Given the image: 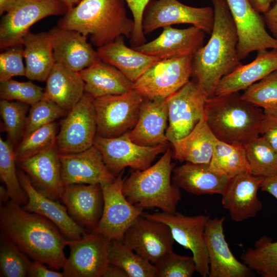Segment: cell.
<instances>
[{
	"mask_svg": "<svg viewBox=\"0 0 277 277\" xmlns=\"http://www.w3.org/2000/svg\"><path fill=\"white\" fill-rule=\"evenodd\" d=\"M9 198V196L7 191L6 188L1 186L0 187V199H1V204H5L6 202H7L8 199Z\"/></svg>",
	"mask_w": 277,
	"mask_h": 277,
	"instance_id": "cell-55",
	"label": "cell"
},
{
	"mask_svg": "<svg viewBox=\"0 0 277 277\" xmlns=\"http://www.w3.org/2000/svg\"><path fill=\"white\" fill-rule=\"evenodd\" d=\"M192 56L161 60L133 83V90L145 99H166L189 81Z\"/></svg>",
	"mask_w": 277,
	"mask_h": 277,
	"instance_id": "cell-6",
	"label": "cell"
},
{
	"mask_svg": "<svg viewBox=\"0 0 277 277\" xmlns=\"http://www.w3.org/2000/svg\"><path fill=\"white\" fill-rule=\"evenodd\" d=\"M208 96L197 81H189L166 100L168 125L166 136L171 143L187 135L205 116Z\"/></svg>",
	"mask_w": 277,
	"mask_h": 277,
	"instance_id": "cell-10",
	"label": "cell"
},
{
	"mask_svg": "<svg viewBox=\"0 0 277 277\" xmlns=\"http://www.w3.org/2000/svg\"><path fill=\"white\" fill-rule=\"evenodd\" d=\"M17 0H0V14L8 12L14 5Z\"/></svg>",
	"mask_w": 277,
	"mask_h": 277,
	"instance_id": "cell-54",
	"label": "cell"
},
{
	"mask_svg": "<svg viewBox=\"0 0 277 277\" xmlns=\"http://www.w3.org/2000/svg\"><path fill=\"white\" fill-rule=\"evenodd\" d=\"M3 233L0 239V276H28L31 262Z\"/></svg>",
	"mask_w": 277,
	"mask_h": 277,
	"instance_id": "cell-41",
	"label": "cell"
},
{
	"mask_svg": "<svg viewBox=\"0 0 277 277\" xmlns=\"http://www.w3.org/2000/svg\"><path fill=\"white\" fill-rule=\"evenodd\" d=\"M143 215L167 225L175 242L191 251L196 271L203 277L208 275L209 261L205 229L209 216H187L177 212L169 213L163 211L144 213Z\"/></svg>",
	"mask_w": 277,
	"mask_h": 277,
	"instance_id": "cell-11",
	"label": "cell"
},
{
	"mask_svg": "<svg viewBox=\"0 0 277 277\" xmlns=\"http://www.w3.org/2000/svg\"><path fill=\"white\" fill-rule=\"evenodd\" d=\"M109 263L123 269L128 277H156L154 265L137 254L121 240L111 241Z\"/></svg>",
	"mask_w": 277,
	"mask_h": 277,
	"instance_id": "cell-36",
	"label": "cell"
},
{
	"mask_svg": "<svg viewBox=\"0 0 277 277\" xmlns=\"http://www.w3.org/2000/svg\"><path fill=\"white\" fill-rule=\"evenodd\" d=\"M0 227L2 233L34 261L54 270L63 268L68 239L47 219L10 200L1 206Z\"/></svg>",
	"mask_w": 277,
	"mask_h": 277,
	"instance_id": "cell-1",
	"label": "cell"
},
{
	"mask_svg": "<svg viewBox=\"0 0 277 277\" xmlns=\"http://www.w3.org/2000/svg\"><path fill=\"white\" fill-rule=\"evenodd\" d=\"M131 10L134 27L131 42L133 47L141 45L146 42L142 27V20L146 7L150 0H125Z\"/></svg>",
	"mask_w": 277,
	"mask_h": 277,
	"instance_id": "cell-47",
	"label": "cell"
},
{
	"mask_svg": "<svg viewBox=\"0 0 277 277\" xmlns=\"http://www.w3.org/2000/svg\"><path fill=\"white\" fill-rule=\"evenodd\" d=\"M122 173L110 183L101 184L104 200L100 221L94 232L110 240H122L136 219L144 213L143 209L131 203L123 192Z\"/></svg>",
	"mask_w": 277,
	"mask_h": 277,
	"instance_id": "cell-14",
	"label": "cell"
},
{
	"mask_svg": "<svg viewBox=\"0 0 277 277\" xmlns=\"http://www.w3.org/2000/svg\"><path fill=\"white\" fill-rule=\"evenodd\" d=\"M17 164L39 193L53 200L61 199L65 186L56 144Z\"/></svg>",
	"mask_w": 277,
	"mask_h": 277,
	"instance_id": "cell-20",
	"label": "cell"
},
{
	"mask_svg": "<svg viewBox=\"0 0 277 277\" xmlns=\"http://www.w3.org/2000/svg\"><path fill=\"white\" fill-rule=\"evenodd\" d=\"M168 125L166 100L145 99L138 120L133 128L128 131V135L132 141L140 145L167 144Z\"/></svg>",
	"mask_w": 277,
	"mask_h": 277,
	"instance_id": "cell-26",
	"label": "cell"
},
{
	"mask_svg": "<svg viewBox=\"0 0 277 277\" xmlns=\"http://www.w3.org/2000/svg\"><path fill=\"white\" fill-rule=\"evenodd\" d=\"M214 14L210 7H193L177 0H153L146 7L142 20L144 34L173 24H188L211 34Z\"/></svg>",
	"mask_w": 277,
	"mask_h": 277,
	"instance_id": "cell-12",
	"label": "cell"
},
{
	"mask_svg": "<svg viewBox=\"0 0 277 277\" xmlns=\"http://www.w3.org/2000/svg\"><path fill=\"white\" fill-rule=\"evenodd\" d=\"M263 17L266 27L277 40V1H275L270 8L263 13Z\"/></svg>",
	"mask_w": 277,
	"mask_h": 277,
	"instance_id": "cell-50",
	"label": "cell"
},
{
	"mask_svg": "<svg viewBox=\"0 0 277 277\" xmlns=\"http://www.w3.org/2000/svg\"><path fill=\"white\" fill-rule=\"evenodd\" d=\"M225 218L210 217L205 229L209 261V277H251L255 272L238 261L231 251L224 233Z\"/></svg>",
	"mask_w": 277,
	"mask_h": 277,
	"instance_id": "cell-18",
	"label": "cell"
},
{
	"mask_svg": "<svg viewBox=\"0 0 277 277\" xmlns=\"http://www.w3.org/2000/svg\"><path fill=\"white\" fill-rule=\"evenodd\" d=\"M97 52L101 61L117 68L133 83L150 67L162 60L127 47L123 35L97 48Z\"/></svg>",
	"mask_w": 277,
	"mask_h": 277,
	"instance_id": "cell-29",
	"label": "cell"
},
{
	"mask_svg": "<svg viewBox=\"0 0 277 277\" xmlns=\"http://www.w3.org/2000/svg\"><path fill=\"white\" fill-rule=\"evenodd\" d=\"M156 277H191L196 271L193 256H183L171 251L154 264Z\"/></svg>",
	"mask_w": 277,
	"mask_h": 277,
	"instance_id": "cell-45",
	"label": "cell"
},
{
	"mask_svg": "<svg viewBox=\"0 0 277 277\" xmlns=\"http://www.w3.org/2000/svg\"><path fill=\"white\" fill-rule=\"evenodd\" d=\"M103 277H128L126 272L121 268L109 263Z\"/></svg>",
	"mask_w": 277,
	"mask_h": 277,
	"instance_id": "cell-52",
	"label": "cell"
},
{
	"mask_svg": "<svg viewBox=\"0 0 277 277\" xmlns=\"http://www.w3.org/2000/svg\"><path fill=\"white\" fill-rule=\"evenodd\" d=\"M67 6L68 10L76 6L81 0H61Z\"/></svg>",
	"mask_w": 277,
	"mask_h": 277,
	"instance_id": "cell-56",
	"label": "cell"
},
{
	"mask_svg": "<svg viewBox=\"0 0 277 277\" xmlns=\"http://www.w3.org/2000/svg\"><path fill=\"white\" fill-rule=\"evenodd\" d=\"M216 140L204 116L187 135L170 143L173 157L180 162L209 164Z\"/></svg>",
	"mask_w": 277,
	"mask_h": 277,
	"instance_id": "cell-33",
	"label": "cell"
},
{
	"mask_svg": "<svg viewBox=\"0 0 277 277\" xmlns=\"http://www.w3.org/2000/svg\"><path fill=\"white\" fill-rule=\"evenodd\" d=\"M251 174L263 178L277 174V150L262 136L244 145Z\"/></svg>",
	"mask_w": 277,
	"mask_h": 277,
	"instance_id": "cell-37",
	"label": "cell"
},
{
	"mask_svg": "<svg viewBox=\"0 0 277 277\" xmlns=\"http://www.w3.org/2000/svg\"><path fill=\"white\" fill-rule=\"evenodd\" d=\"M4 50L0 54V82L11 79L13 76H26L23 45L13 46Z\"/></svg>",
	"mask_w": 277,
	"mask_h": 277,
	"instance_id": "cell-46",
	"label": "cell"
},
{
	"mask_svg": "<svg viewBox=\"0 0 277 277\" xmlns=\"http://www.w3.org/2000/svg\"><path fill=\"white\" fill-rule=\"evenodd\" d=\"M59 158L64 186L75 184H102L111 182L116 177L94 145L81 152L59 154Z\"/></svg>",
	"mask_w": 277,
	"mask_h": 277,
	"instance_id": "cell-19",
	"label": "cell"
},
{
	"mask_svg": "<svg viewBox=\"0 0 277 277\" xmlns=\"http://www.w3.org/2000/svg\"><path fill=\"white\" fill-rule=\"evenodd\" d=\"M125 0H81L69 10L58 26L90 35L97 48L120 36H132L134 22L127 14Z\"/></svg>",
	"mask_w": 277,
	"mask_h": 277,
	"instance_id": "cell-3",
	"label": "cell"
},
{
	"mask_svg": "<svg viewBox=\"0 0 277 277\" xmlns=\"http://www.w3.org/2000/svg\"><path fill=\"white\" fill-rule=\"evenodd\" d=\"M238 35L237 50L240 61L253 51L276 49L277 40L266 30L263 15L248 0H226Z\"/></svg>",
	"mask_w": 277,
	"mask_h": 277,
	"instance_id": "cell-16",
	"label": "cell"
},
{
	"mask_svg": "<svg viewBox=\"0 0 277 277\" xmlns=\"http://www.w3.org/2000/svg\"><path fill=\"white\" fill-rule=\"evenodd\" d=\"M243 262L263 277H277V241L264 235L241 255Z\"/></svg>",
	"mask_w": 277,
	"mask_h": 277,
	"instance_id": "cell-35",
	"label": "cell"
},
{
	"mask_svg": "<svg viewBox=\"0 0 277 277\" xmlns=\"http://www.w3.org/2000/svg\"><path fill=\"white\" fill-rule=\"evenodd\" d=\"M44 264L34 261L31 262L28 271V276L30 277H64L62 272L47 268Z\"/></svg>",
	"mask_w": 277,
	"mask_h": 277,
	"instance_id": "cell-49",
	"label": "cell"
},
{
	"mask_svg": "<svg viewBox=\"0 0 277 277\" xmlns=\"http://www.w3.org/2000/svg\"><path fill=\"white\" fill-rule=\"evenodd\" d=\"M79 72L85 83V92L94 98L133 90V82L117 68L101 60Z\"/></svg>",
	"mask_w": 277,
	"mask_h": 277,
	"instance_id": "cell-32",
	"label": "cell"
},
{
	"mask_svg": "<svg viewBox=\"0 0 277 277\" xmlns=\"http://www.w3.org/2000/svg\"><path fill=\"white\" fill-rule=\"evenodd\" d=\"M57 124H47L23 136L14 149L17 162L33 156L56 144Z\"/></svg>",
	"mask_w": 277,
	"mask_h": 277,
	"instance_id": "cell-40",
	"label": "cell"
},
{
	"mask_svg": "<svg viewBox=\"0 0 277 277\" xmlns=\"http://www.w3.org/2000/svg\"><path fill=\"white\" fill-rule=\"evenodd\" d=\"M264 178L251 173L238 175L230 179L222 195L223 207L231 219L240 222L255 216L263 204L258 196Z\"/></svg>",
	"mask_w": 277,
	"mask_h": 277,
	"instance_id": "cell-21",
	"label": "cell"
},
{
	"mask_svg": "<svg viewBox=\"0 0 277 277\" xmlns=\"http://www.w3.org/2000/svg\"><path fill=\"white\" fill-rule=\"evenodd\" d=\"M172 156L168 147L155 164L136 170L124 180L123 192L131 203L143 209L157 208L167 213L176 212L182 195L180 189L171 182L175 166Z\"/></svg>",
	"mask_w": 277,
	"mask_h": 277,
	"instance_id": "cell-5",
	"label": "cell"
},
{
	"mask_svg": "<svg viewBox=\"0 0 277 277\" xmlns=\"http://www.w3.org/2000/svg\"><path fill=\"white\" fill-rule=\"evenodd\" d=\"M155 39L133 47L144 54L160 58L193 55L203 46L205 32L193 26L186 29H177L171 26L163 28Z\"/></svg>",
	"mask_w": 277,
	"mask_h": 277,
	"instance_id": "cell-22",
	"label": "cell"
},
{
	"mask_svg": "<svg viewBox=\"0 0 277 277\" xmlns=\"http://www.w3.org/2000/svg\"><path fill=\"white\" fill-rule=\"evenodd\" d=\"M145 98L134 90L94 99L97 134L114 137L131 130Z\"/></svg>",
	"mask_w": 277,
	"mask_h": 277,
	"instance_id": "cell-8",
	"label": "cell"
},
{
	"mask_svg": "<svg viewBox=\"0 0 277 277\" xmlns=\"http://www.w3.org/2000/svg\"><path fill=\"white\" fill-rule=\"evenodd\" d=\"M44 90L31 81L18 82L12 79L0 82L1 99L17 101L32 105L44 98Z\"/></svg>",
	"mask_w": 277,
	"mask_h": 277,
	"instance_id": "cell-44",
	"label": "cell"
},
{
	"mask_svg": "<svg viewBox=\"0 0 277 277\" xmlns=\"http://www.w3.org/2000/svg\"><path fill=\"white\" fill-rule=\"evenodd\" d=\"M241 96L265 114H277V69L246 88Z\"/></svg>",
	"mask_w": 277,
	"mask_h": 277,
	"instance_id": "cell-39",
	"label": "cell"
},
{
	"mask_svg": "<svg viewBox=\"0 0 277 277\" xmlns=\"http://www.w3.org/2000/svg\"><path fill=\"white\" fill-rule=\"evenodd\" d=\"M260 189L271 194L277 199V174L264 178Z\"/></svg>",
	"mask_w": 277,
	"mask_h": 277,
	"instance_id": "cell-51",
	"label": "cell"
},
{
	"mask_svg": "<svg viewBox=\"0 0 277 277\" xmlns=\"http://www.w3.org/2000/svg\"><path fill=\"white\" fill-rule=\"evenodd\" d=\"M68 9L61 0H17L2 17L0 23V48L22 44L30 28L50 15L66 13Z\"/></svg>",
	"mask_w": 277,
	"mask_h": 277,
	"instance_id": "cell-7",
	"label": "cell"
},
{
	"mask_svg": "<svg viewBox=\"0 0 277 277\" xmlns=\"http://www.w3.org/2000/svg\"><path fill=\"white\" fill-rule=\"evenodd\" d=\"M230 179L211 169L209 164H185L174 168L172 181L180 189L195 194H222Z\"/></svg>",
	"mask_w": 277,
	"mask_h": 277,
	"instance_id": "cell-28",
	"label": "cell"
},
{
	"mask_svg": "<svg viewBox=\"0 0 277 277\" xmlns=\"http://www.w3.org/2000/svg\"><path fill=\"white\" fill-rule=\"evenodd\" d=\"M27 104L19 101L1 99L0 113L8 140L13 146L22 138L29 109Z\"/></svg>",
	"mask_w": 277,
	"mask_h": 277,
	"instance_id": "cell-42",
	"label": "cell"
},
{
	"mask_svg": "<svg viewBox=\"0 0 277 277\" xmlns=\"http://www.w3.org/2000/svg\"><path fill=\"white\" fill-rule=\"evenodd\" d=\"M214 19L211 36L192 56L191 76L208 97L214 95L220 80L242 64L239 58L238 35L226 0H211Z\"/></svg>",
	"mask_w": 277,
	"mask_h": 277,
	"instance_id": "cell-2",
	"label": "cell"
},
{
	"mask_svg": "<svg viewBox=\"0 0 277 277\" xmlns=\"http://www.w3.org/2000/svg\"><path fill=\"white\" fill-rule=\"evenodd\" d=\"M111 240L92 231L80 239L68 240L70 254L63 267L64 277H103L109 264Z\"/></svg>",
	"mask_w": 277,
	"mask_h": 277,
	"instance_id": "cell-15",
	"label": "cell"
},
{
	"mask_svg": "<svg viewBox=\"0 0 277 277\" xmlns=\"http://www.w3.org/2000/svg\"><path fill=\"white\" fill-rule=\"evenodd\" d=\"M22 44L24 46L25 76L32 81H46L55 63L50 31L38 33L29 31L24 36Z\"/></svg>",
	"mask_w": 277,
	"mask_h": 277,
	"instance_id": "cell-31",
	"label": "cell"
},
{
	"mask_svg": "<svg viewBox=\"0 0 277 277\" xmlns=\"http://www.w3.org/2000/svg\"><path fill=\"white\" fill-rule=\"evenodd\" d=\"M277 69V49L257 51L251 62L241 64L223 76L217 84L214 95H222L245 90Z\"/></svg>",
	"mask_w": 277,
	"mask_h": 277,
	"instance_id": "cell-27",
	"label": "cell"
},
{
	"mask_svg": "<svg viewBox=\"0 0 277 277\" xmlns=\"http://www.w3.org/2000/svg\"><path fill=\"white\" fill-rule=\"evenodd\" d=\"M275 1H277V0H275Z\"/></svg>",
	"mask_w": 277,
	"mask_h": 277,
	"instance_id": "cell-57",
	"label": "cell"
},
{
	"mask_svg": "<svg viewBox=\"0 0 277 277\" xmlns=\"http://www.w3.org/2000/svg\"><path fill=\"white\" fill-rule=\"evenodd\" d=\"M264 115L239 92L208 97L205 106V118L216 138L232 145L244 146L259 137Z\"/></svg>",
	"mask_w": 277,
	"mask_h": 277,
	"instance_id": "cell-4",
	"label": "cell"
},
{
	"mask_svg": "<svg viewBox=\"0 0 277 277\" xmlns=\"http://www.w3.org/2000/svg\"><path fill=\"white\" fill-rule=\"evenodd\" d=\"M13 147L8 140L4 141L0 138V176L5 184L10 200L23 206L27 203L28 197L21 185L16 170Z\"/></svg>",
	"mask_w": 277,
	"mask_h": 277,
	"instance_id": "cell-38",
	"label": "cell"
},
{
	"mask_svg": "<svg viewBox=\"0 0 277 277\" xmlns=\"http://www.w3.org/2000/svg\"><path fill=\"white\" fill-rule=\"evenodd\" d=\"M17 174L28 197L27 203L22 206L24 209L42 215L52 222L68 240L80 239L86 233V229L70 216L65 205L39 193L23 171H17Z\"/></svg>",
	"mask_w": 277,
	"mask_h": 277,
	"instance_id": "cell-23",
	"label": "cell"
},
{
	"mask_svg": "<svg viewBox=\"0 0 277 277\" xmlns=\"http://www.w3.org/2000/svg\"><path fill=\"white\" fill-rule=\"evenodd\" d=\"M248 1L256 11L263 14L270 8L274 0H248Z\"/></svg>",
	"mask_w": 277,
	"mask_h": 277,
	"instance_id": "cell-53",
	"label": "cell"
},
{
	"mask_svg": "<svg viewBox=\"0 0 277 277\" xmlns=\"http://www.w3.org/2000/svg\"><path fill=\"white\" fill-rule=\"evenodd\" d=\"M121 241L154 265L172 251L175 242L167 225L143 215L127 229Z\"/></svg>",
	"mask_w": 277,
	"mask_h": 277,
	"instance_id": "cell-17",
	"label": "cell"
},
{
	"mask_svg": "<svg viewBox=\"0 0 277 277\" xmlns=\"http://www.w3.org/2000/svg\"><path fill=\"white\" fill-rule=\"evenodd\" d=\"M94 99L85 92L61 121L56 139L59 154L81 152L93 145L97 134Z\"/></svg>",
	"mask_w": 277,
	"mask_h": 277,
	"instance_id": "cell-13",
	"label": "cell"
},
{
	"mask_svg": "<svg viewBox=\"0 0 277 277\" xmlns=\"http://www.w3.org/2000/svg\"><path fill=\"white\" fill-rule=\"evenodd\" d=\"M62 201L73 220L92 231L101 217L104 200L101 184H75L65 186Z\"/></svg>",
	"mask_w": 277,
	"mask_h": 277,
	"instance_id": "cell-24",
	"label": "cell"
},
{
	"mask_svg": "<svg viewBox=\"0 0 277 277\" xmlns=\"http://www.w3.org/2000/svg\"><path fill=\"white\" fill-rule=\"evenodd\" d=\"M31 106L27 116L23 137L67 114L55 103L45 98Z\"/></svg>",
	"mask_w": 277,
	"mask_h": 277,
	"instance_id": "cell-43",
	"label": "cell"
},
{
	"mask_svg": "<svg viewBox=\"0 0 277 277\" xmlns=\"http://www.w3.org/2000/svg\"><path fill=\"white\" fill-rule=\"evenodd\" d=\"M264 114L261 134L277 150V114Z\"/></svg>",
	"mask_w": 277,
	"mask_h": 277,
	"instance_id": "cell-48",
	"label": "cell"
},
{
	"mask_svg": "<svg viewBox=\"0 0 277 277\" xmlns=\"http://www.w3.org/2000/svg\"><path fill=\"white\" fill-rule=\"evenodd\" d=\"M209 166L213 170L231 179L251 173L243 145L230 144L216 140Z\"/></svg>",
	"mask_w": 277,
	"mask_h": 277,
	"instance_id": "cell-34",
	"label": "cell"
},
{
	"mask_svg": "<svg viewBox=\"0 0 277 277\" xmlns=\"http://www.w3.org/2000/svg\"><path fill=\"white\" fill-rule=\"evenodd\" d=\"M44 98L50 100L67 113L85 93V83L80 72L55 62L46 81Z\"/></svg>",
	"mask_w": 277,
	"mask_h": 277,
	"instance_id": "cell-30",
	"label": "cell"
},
{
	"mask_svg": "<svg viewBox=\"0 0 277 277\" xmlns=\"http://www.w3.org/2000/svg\"><path fill=\"white\" fill-rule=\"evenodd\" d=\"M53 37L55 61L67 68L80 72L101 60L97 50L81 33L58 26L50 30Z\"/></svg>",
	"mask_w": 277,
	"mask_h": 277,
	"instance_id": "cell-25",
	"label": "cell"
},
{
	"mask_svg": "<svg viewBox=\"0 0 277 277\" xmlns=\"http://www.w3.org/2000/svg\"><path fill=\"white\" fill-rule=\"evenodd\" d=\"M93 145L100 151L106 166L114 175L128 167L135 170L147 168L158 155L164 153L168 148V144L138 145L131 140L128 132L111 138L96 134Z\"/></svg>",
	"mask_w": 277,
	"mask_h": 277,
	"instance_id": "cell-9",
	"label": "cell"
}]
</instances>
